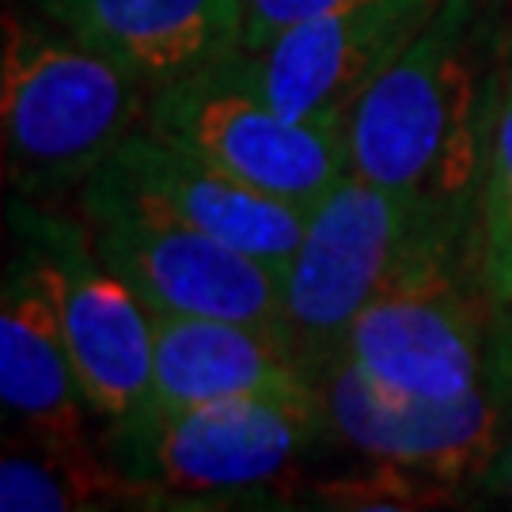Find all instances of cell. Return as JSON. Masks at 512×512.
Returning <instances> with one entry per match:
<instances>
[{
    "mask_svg": "<svg viewBox=\"0 0 512 512\" xmlns=\"http://www.w3.org/2000/svg\"><path fill=\"white\" fill-rule=\"evenodd\" d=\"M0 403L16 425L8 437L38 448L95 456L84 418L88 403L76 380L54 296L35 255L16 247L0 281Z\"/></svg>",
    "mask_w": 512,
    "mask_h": 512,
    "instance_id": "7c38bea8",
    "label": "cell"
},
{
    "mask_svg": "<svg viewBox=\"0 0 512 512\" xmlns=\"http://www.w3.org/2000/svg\"><path fill=\"white\" fill-rule=\"evenodd\" d=\"M148 88L54 23L8 16L0 54L4 179L12 194H80L145 126Z\"/></svg>",
    "mask_w": 512,
    "mask_h": 512,
    "instance_id": "7a4b0ae2",
    "label": "cell"
},
{
    "mask_svg": "<svg viewBox=\"0 0 512 512\" xmlns=\"http://www.w3.org/2000/svg\"><path fill=\"white\" fill-rule=\"evenodd\" d=\"M133 501L129 482L107 456H73L12 440L0 459V509L4 512H84Z\"/></svg>",
    "mask_w": 512,
    "mask_h": 512,
    "instance_id": "9a60e30c",
    "label": "cell"
},
{
    "mask_svg": "<svg viewBox=\"0 0 512 512\" xmlns=\"http://www.w3.org/2000/svg\"><path fill=\"white\" fill-rule=\"evenodd\" d=\"M490 372L501 391V437H497L494 459H490L475 494L494 497L497 505L512 509V342L494 338V368Z\"/></svg>",
    "mask_w": 512,
    "mask_h": 512,
    "instance_id": "ac0fdd59",
    "label": "cell"
},
{
    "mask_svg": "<svg viewBox=\"0 0 512 512\" xmlns=\"http://www.w3.org/2000/svg\"><path fill=\"white\" fill-rule=\"evenodd\" d=\"M478 266L497 315H505L512 304V35L501 50L497 103L478 190Z\"/></svg>",
    "mask_w": 512,
    "mask_h": 512,
    "instance_id": "2e32d148",
    "label": "cell"
},
{
    "mask_svg": "<svg viewBox=\"0 0 512 512\" xmlns=\"http://www.w3.org/2000/svg\"><path fill=\"white\" fill-rule=\"evenodd\" d=\"M334 440L323 399H228L160 421H110L107 452L133 501L156 505H296L289 471Z\"/></svg>",
    "mask_w": 512,
    "mask_h": 512,
    "instance_id": "3957f363",
    "label": "cell"
},
{
    "mask_svg": "<svg viewBox=\"0 0 512 512\" xmlns=\"http://www.w3.org/2000/svg\"><path fill=\"white\" fill-rule=\"evenodd\" d=\"M448 228L475 232L471 224L440 217L418 198L357 175H346L311 209L304 239L281 270L274 334L315 384L346 353L357 315L395 266L421 239Z\"/></svg>",
    "mask_w": 512,
    "mask_h": 512,
    "instance_id": "5b68a950",
    "label": "cell"
},
{
    "mask_svg": "<svg viewBox=\"0 0 512 512\" xmlns=\"http://www.w3.org/2000/svg\"><path fill=\"white\" fill-rule=\"evenodd\" d=\"M80 213L103 262L133 289L148 315L232 319L274 330L281 285L274 266L156 209L110 167L80 190Z\"/></svg>",
    "mask_w": 512,
    "mask_h": 512,
    "instance_id": "52a82bcc",
    "label": "cell"
},
{
    "mask_svg": "<svg viewBox=\"0 0 512 512\" xmlns=\"http://www.w3.org/2000/svg\"><path fill=\"white\" fill-rule=\"evenodd\" d=\"M315 391V380L274 330L232 319L152 315V380L129 418L160 421L228 399H296Z\"/></svg>",
    "mask_w": 512,
    "mask_h": 512,
    "instance_id": "4fadbf2b",
    "label": "cell"
},
{
    "mask_svg": "<svg viewBox=\"0 0 512 512\" xmlns=\"http://www.w3.org/2000/svg\"><path fill=\"white\" fill-rule=\"evenodd\" d=\"M145 129L304 213L349 175L342 122L289 118L236 73L232 57L156 88Z\"/></svg>",
    "mask_w": 512,
    "mask_h": 512,
    "instance_id": "8992f818",
    "label": "cell"
},
{
    "mask_svg": "<svg viewBox=\"0 0 512 512\" xmlns=\"http://www.w3.org/2000/svg\"><path fill=\"white\" fill-rule=\"evenodd\" d=\"M8 228L46 277L88 414L107 425L129 418L152 380L148 308L103 262L84 213L69 217L54 202L12 194Z\"/></svg>",
    "mask_w": 512,
    "mask_h": 512,
    "instance_id": "ba28073f",
    "label": "cell"
},
{
    "mask_svg": "<svg viewBox=\"0 0 512 512\" xmlns=\"http://www.w3.org/2000/svg\"><path fill=\"white\" fill-rule=\"evenodd\" d=\"M459 490L444 478H433L414 467L365 459L357 471L323 478L311 486H296V505L304 509H338V512H406V509H440L456 505Z\"/></svg>",
    "mask_w": 512,
    "mask_h": 512,
    "instance_id": "e0dca14e",
    "label": "cell"
},
{
    "mask_svg": "<svg viewBox=\"0 0 512 512\" xmlns=\"http://www.w3.org/2000/svg\"><path fill=\"white\" fill-rule=\"evenodd\" d=\"M315 387L330 437L361 459L414 467L467 494H475L494 459L501 437V391L494 372L463 399L429 403L376 384L342 353Z\"/></svg>",
    "mask_w": 512,
    "mask_h": 512,
    "instance_id": "30bf717a",
    "label": "cell"
},
{
    "mask_svg": "<svg viewBox=\"0 0 512 512\" xmlns=\"http://www.w3.org/2000/svg\"><path fill=\"white\" fill-rule=\"evenodd\" d=\"M501 42L482 0H440L418 38L346 110L349 175L478 232Z\"/></svg>",
    "mask_w": 512,
    "mask_h": 512,
    "instance_id": "6da1fadb",
    "label": "cell"
},
{
    "mask_svg": "<svg viewBox=\"0 0 512 512\" xmlns=\"http://www.w3.org/2000/svg\"><path fill=\"white\" fill-rule=\"evenodd\" d=\"M497 304L478 266L475 232H433L357 315L346 357L410 399L448 403L490 380Z\"/></svg>",
    "mask_w": 512,
    "mask_h": 512,
    "instance_id": "277c9868",
    "label": "cell"
},
{
    "mask_svg": "<svg viewBox=\"0 0 512 512\" xmlns=\"http://www.w3.org/2000/svg\"><path fill=\"white\" fill-rule=\"evenodd\" d=\"M110 171L156 209L198 228L217 243L274 266L277 274L304 239L308 213L258 194L220 167L190 156L186 148L148 133L145 126L114 152Z\"/></svg>",
    "mask_w": 512,
    "mask_h": 512,
    "instance_id": "5bb4252c",
    "label": "cell"
},
{
    "mask_svg": "<svg viewBox=\"0 0 512 512\" xmlns=\"http://www.w3.org/2000/svg\"><path fill=\"white\" fill-rule=\"evenodd\" d=\"M38 19L103 54L148 92L243 50L247 0H27Z\"/></svg>",
    "mask_w": 512,
    "mask_h": 512,
    "instance_id": "8fae6325",
    "label": "cell"
},
{
    "mask_svg": "<svg viewBox=\"0 0 512 512\" xmlns=\"http://www.w3.org/2000/svg\"><path fill=\"white\" fill-rule=\"evenodd\" d=\"M365 4V0H247V27H243V50H255L262 42L281 35L300 19L323 16L334 8Z\"/></svg>",
    "mask_w": 512,
    "mask_h": 512,
    "instance_id": "d6986e66",
    "label": "cell"
},
{
    "mask_svg": "<svg viewBox=\"0 0 512 512\" xmlns=\"http://www.w3.org/2000/svg\"><path fill=\"white\" fill-rule=\"evenodd\" d=\"M497 338H501V342H512V304H509V311L501 315V323H497Z\"/></svg>",
    "mask_w": 512,
    "mask_h": 512,
    "instance_id": "ffe728a7",
    "label": "cell"
},
{
    "mask_svg": "<svg viewBox=\"0 0 512 512\" xmlns=\"http://www.w3.org/2000/svg\"><path fill=\"white\" fill-rule=\"evenodd\" d=\"M440 0H365L300 19L255 50L232 54L236 73L300 122H346L376 76L418 38Z\"/></svg>",
    "mask_w": 512,
    "mask_h": 512,
    "instance_id": "9c48e42d",
    "label": "cell"
}]
</instances>
